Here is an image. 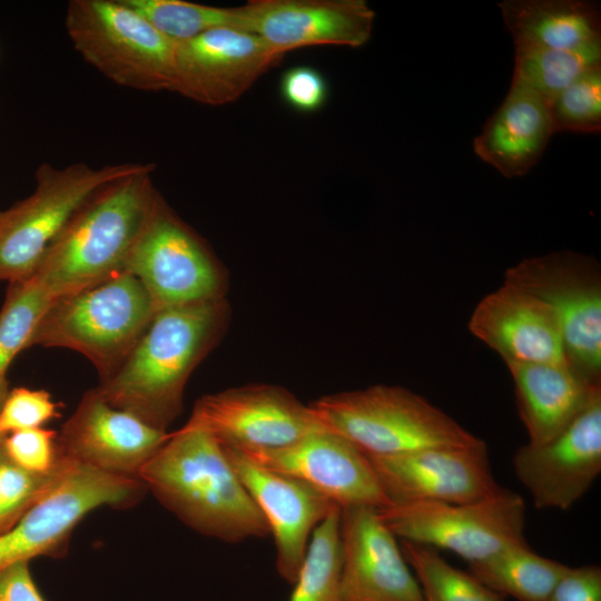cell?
<instances>
[{"label":"cell","instance_id":"1","mask_svg":"<svg viewBox=\"0 0 601 601\" xmlns=\"http://www.w3.org/2000/svg\"><path fill=\"white\" fill-rule=\"evenodd\" d=\"M229 311L225 297L157 311L96 390L110 405L167 431L183 410L189 376L224 334Z\"/></svg>","mask_w":601,"mask_h":601},{"label":"cell","instance_id":"2","mask_svg":"<svg viewBox=\"0 0 601 601\" xmlns=\"http://www.w3.org/2000/svg\"><path fill=\"white\" fill-rule=\"evenodd\" d=\"M138 479L193 530L229 543L269 534L268 525L208 431L186 423L145 463Z\"/></svg>","mask_w":601,"mask_h":601},{"label":"cell","instance_id":"3","mask_svg":"<svg viewBox=\"0 0 601 601\" xmlns=\"http://www.w3.org/2000/svg\"><path fill=\"white\" fill-rule=\"evenodd\" d=\"M155 164L93 191L49 245L31 275L53 298L124 272L158 196Z\"/></svg>","mask_w":601,"mask_h":601},{"label":"cell","instance_id":"4","mask_svg":"<svg viewBox=\"0 0 601 601\" xmlns=\"http://www.w3.org/2000/svg\"><path fill=\"white\" fill-rule=\"evenodd\" d=\"M156 309L144 285L128 272L59 296L48 306L29 347L75 351L111 375L131 352Z\"/></svg>","mask_w":601,"mask_h":601},{"label":"cell","instance_id":"5","mask_svg":"<svg viewBox=\"0 0 601 601\" xmlns=\"http://www.w3.org/2000/svg\"><path fill=\"white\" fill-rule=\"evenodd\" d=\"M309 405L327 430L367 456L483 442L442 410L400 386L374 385L335 393Z\"/></svg>","mask_w":601,"mask_h":601},{"label":"cell","instance_id":"6","mask_svg":"<svg viewBox=\"0 0 601 601\" xmlns=\"http://www.w3.org/2000/svg\"><path fill=\"white\" fill-rule=\"evenodd\" d=\"M65 26L82 59L118 86L171 90L177 42L124 0H71Z\"/></svg>","mask_w":601,"mask_h":601},{"label":"cell","instance_id":"7","mask_svg":"<svg viewBox=\"0 0 601 601\" xmlns=\"http://www.w3.org/2000/svg\"><path fill=\"white\" fill-rule=\"evenodd\" d=\"M148 164L124 162L99 168L83 162L63 168L40 165L33 193L0 210V282L31 276L49 245L93 191Z\"/></svg>","mask_w":601,"mask_h":601},{"label":"cell","instance_id":"8","mask_svg":"<svg viewBox=\"0 0 601 601\" xmlns=\"http://www.w3.org/2000/svg\"><path fill=\"white\" fill-rule=\"evenodd\" d=\"M378 511L401 540L451 551L469 564L526 542L525 503L505 487L473 502L390 503Z\"/></svg>","mask_w":601,"mask_h":601},{"label":"cell","instance_id":"9","mask_svg":"<svg viewBox=\"0 0 601 601\" xmlns=\"http://www.w3.org/2000/svg\"><path fill=\"white\" fill-rule=\"evenodd\" d=\"M157 311L225 297V273L207 244L158 194L124 267Z\"/></svg>","mask_w":601,"mask_h":601},{"label":"cell","instance_id":"10","mask_svg":"<svg viewBox=\"0 0 601 601\" xmlns=\"http://www.w3.org/2000/svg\"><path fill=\"white\" fill-rule=\"evenodd\" d=\"M145 491L139 479L70 460L49 491L0 534V573L20 561L61 555L73 529L88 513L101 506H130Z\"/></svg>","mask_w":601,"mask_h":601},{"label":"cell","instance_id":"11","mask_svg":"<svg viewBox=\"0 0 601 601\" xmlns=\"http://www.w3.org/2000/svg\"><path fill=\"white\" fill-rule=\"evenodd\" d=\"M505 283L546 303L556 314L568 362L601 384V275L599 264L572 252L526 258L510 267Z\"/></svg>","mask_w":601,"mask_h":601},{"label":"cell","instance_id":"12","mask_svg":"<svg viewBox=\"0 0 601 601\" xmlns=\"http://www.w3.org/2000/svg\"><path fill=\"white\" fill-rule=\"evenodd\" d=\"M187 422L243 453L283 449L326 428L309 404L272 384H248L204 395Z\"/></svg>","mask_w":601,"mask_h":601},{"label":"cell","instance_id":"13","mask_svg":"<svg viewBox=\"0 0 601 601\" xmlns=\"http://www.w3.org/2000/svg\"><path fill=\"white\" fill-rule=\"evenodd\" d=\"M512 464L535 508L575 504L601 472V391L551 440L521 446Z\"/></svg>","mask_w":601,"mask_h":601},{"label":"cell","instance_id":"14","mask_svg":"<svg viewBox=\"0 0 601 601\" xmlns=\"http://www.w3.org/2000/svg\"><path fill=\"white\" fill-rule=\"evenodd\" d=\"M367 457L391 503H465L503 489L492 473L484 442Z\"/></svg>","mask_w":601,"mask_h":601},{"label":"cell","instance_id":"15","mask_svg":"<svg viewBox=\"0 0 601 601\" xmlns=\"http://www.w3.org/2000/svg\"><path fill=\"white\" fill-rule=\"evenodd\" d=\"M282 58L255 33L213 29L177 42L170 91L203 105L230 104Z\"/></svg>","mask_w":601,"mask_h":601},{"label":"cell","instance_id":"16","mask_svg":"<svg viewBox=\"0 0 601 601\" xmlns=\"http://www.w3.org/2000/svg\"><path fill=\"white\" fill-rule=\"evenodd\" d=\"M339 544L341 601H424L396 535L377 508H342Z\"/></svg>","mask_w":601,"mask_h":601},{"label":"cell","instance_id":"17","mask_svg":"<svg viewBox=\"0 0 601 601\" xmlns=\"http://www.w3.org/2000/svg\"><path fill=\"white\" fill-rule=\"evenodd\" d=\"M238 8L242 30L282 56L312 46L361 47L375 19L364 0H250Z\"/></svg>","mask_w":601,"mask_h":601},{"label":"cell","instance_id":"18","mask_svg":"<svg viewBox=\"0 0 601 601\" xmlns=\"http://www.w3.org/2000/svg\"><path fill=\"white\" fill-rule=\"evenodd\" d=\"M169 433L110 405L95 388L82 395L58 433L62 456L97 470L138 479Z\"/></svg>","mask_w":601,"mask_h":601},{"label":"cell","instance_id":"19","mask_svg":"<svg viewBox=\"0 0 601 601\" xmlns=\"http://www.w3.org/2000/svg\"><path fill=\"white\" fill-rule=\"evenodd\" d=\"M240 453L306 483L341 509L356 505L381 509L391 503L367 455L327 428L283 449Z\"/></svg>","mask_w":601,"mask_h":601},{"label":"cell","instance_id":"20","mask_svg":"<svg viewBox=\"0 0 601 601\" xmlns=\"http://www.w3.org/2000/svg\"><path fill=\"white\" fill-rule=\"evenodd\" d=\"M224 447L274 538L278 574L293 584L313 531L337 505L306 483L263 466L236 450Z\"/></svg>","mask_w":601,"mask_h":601},{"label":"cell","instance_id":"21","mask_svg":"<svg viewBox=\"0 0 601 601\" xmlns=\"http://www.w3.org/2000/svg\"><path fill=\"white\" fill-rule=\"evenodd\" d=\"M469 329L511 363H569L554 311L528 292L505 283L474 308Z\"/></svg>","mask_w":601,"mask_h":601},{"label":"cell","instance_id":"22","mask_svg":"<svg viewBox=\"0 0 601 601\" xmlns=\"http://www.w3.org/2000/svg\"><path fill=\"white\" fill-rule=\"evenodd\" d=\"M554 134L549 102L518 83L474 139V152L504 177L525 175L542 157Z\"/></svg>","mask_w":601,"mask_h":601},{"label":"cell","instance_id":"23","mask_svg":"<svg viewBox=\"0 0 601 601\" xmlns=\"http://www.w3.org/2000/svg\"><path fill=\"white\" fill-rule=\"evenodd\" d=\"M506 366L531 444L555 436L601 391L600 384L588 381L570 363H511Z\"/></svg>","mask_w":601,"mask_h":601},{"label":"cell","instance_id":"24","mask_svg":"<svg viewBox=\"0 0 601 601\" xmlns=\"http://www.w3.org/2000/svg\"><path fill=\"white\" fill-rule=\"evenodd\" d=\"M515 49L580 50L601 45V13L587 0H504Z\"/></svg>","mask_w":601,"mask_h":601},{"label":"cell","instance_id":"25","mask_svg":"<svg viewBox=\"0 0 601 601\" xmlns=\"http://www.w3.org/2000/svg\"><path fill=\"white\" fill-rule=\"evenodd\" d=\"M568 565L533 552L528 542L469 564L471 572L487 588L519 601H542Z\"/></svg>","mask_w":601,"mask_h":601},{"label":"cell","instance_id":"26","mask_svg":"<svg viewBox=\"0 0 601 601\" xmlns=\"http://www.w3.org/2000/svg\"><path fill=\"white\" fill-rule=\"evenodd\" d=\"M53 299L32 276L9 283L0 309V407L10 391L9 366L29 347L40 318Z\"/></svg>","mask_w":601,"mask_h":601},{"label":"cell","instance_id":"27","mask_svg":"<svg viewBox=\"0 0 601 601\" xmlns=\"http://www.w3.org/2000/svg\"><path fill=\"white\" fill-rule=\"evenodd\" d=\"M601 66V45L580 50L515 49L513 83L550 102L585 71Z\"/></svg>","mask_w":601,"mask_h":601},{"label":"cell","instance_id":"28","mask_svg":"<svg viewBox=\"0 0 601 601\" xmlns=\"http://www.w3.org/2000/svg\"><path fill=\"white\" fill-rule=\"evenodd\" d=\"M403 555L420 584L424 601H503V597L446 562L436 549L402 540Z\"/></svg>","mask_w":601,"mask_h":601},{"label":"cell","instance_id":"29","mask_svg":"<svg viewBox=\"0 0 601 601\" xmlns=\"http://www.w3.org/2000/svg\"><path fill=\"white\" fill-rule=\"evenodd\" d=\"M339 514L333 509L313 531L289 601H341Z\"/></svg>","mask_w":601,"mask_h":601},{"label":"cell","instance_id":"30","mask_svg":"<svg viewBox=\"0 0 601 601\" xmlns=\"http://www.w3.org/2000/svg\"><path fill=\"white\" fill-rule=\"evenodd\" d=\"M124 1L162 35L176 42L217 28L242 30L238 7H214L184 0Z\"/></svg>","mask_w":601,"mask_h":601},{"label":"cell","instance_id":"31","mask_svg":"<svg viewBox=\"0 0 601 601\" xmlns=\"http://www.w3.org/2000/svg\"><path fill=\"white\" fill-rule=\"evenodd\" d=\"M553 131L597 134L601 130V66L594 67L550 102Z\"/></svg>","mask_w":601,"mask_h":601},{"label":"cell","instance_id":"32","mask_svg":"<svg viewBox=\"0 0 601 601\" xmlns=\"http://www.w3.org/2000/svg\"><path fill=\"white\" fill-rule=\"evenodd\" d=\"M3 451L16 465L35 473H51L62 465L58 433L37 427L6 435Z\"/></svg>","mask_w":601,"mask_h":601},{"label":"cell","instance_id":"33","mask_svg":"<svg viewBox=\"0 0 601 601\" xmlns=\"http://www.w3.org/2000/svg\"><path fill=\"white\" fill-rule=\"evenodd\" d=\"M60 404L45 390H10L0 407V435L43 427L60 416Z\"/></svg>","mask_w":601,"mask_h":601},{"label":"cell","instance_id":"34","mask_svg":"<svg viewBox=\"0 0 601 601\" xmlns=\"http://www.w3.org/2000/svg\"><path fill=\"white\" fill-rule=\"evenodd\" d=\"M284 101L300 112H315L327 100L328 86L324 76L309 66H296L286 70L279 83Z\"/></svg>","mask_w":601,"mask_h":601},{"label":"cell","instance_id":"35","mask_svg":"<svg viewBox=\"0 0 601 601\" xmlns=\"http://www.w3.org/2000/svg\"><path fill=\"white\" fill-rule=\"evenodd\" d=\"M542 601H601L600 566H569Z\"/></svg>","mask_w":601,"mask_h":601},{"label":"cell","instance_id":"36","mask_svg":"<svg viewBox=\"0 0 601 601\" xmlns=\"http://www.w3.org/2000/svg\"><path fill=\"white\" fill-rule=\"evenodd\" d=\"M29 563L17 562L0 573V601H46L32 578Z\"/></svg>","mask_w":601,"mask_h":601},{"label":"cell","instance_id":"37","mask_svg":"<svg viewBox=\"0 0 601 601\" xmlns=\"http://www.w3.org/2000/svg\"><path fill=\"white\" fill-rule=\"evenodd\" d=\"M4 437H6V436L0 435V451L3 449Z\"/></svg>","mask_w":601,"mask_h":601},{"label":"cell","instance_id":"38","mask_svg":"<svg viewBox=\"0 0 601 601\" xmlns=\"http://www.w3.org/2000/svg\"><path fill=\"white\" fill-rule=\"evenodd\" d=\"M1 451H2V450H1ZM1 451H0V452H1ZM0 534H1V522H0Z\"/></svg>","mask_w":601,"mask_h":601}]
</instances>
